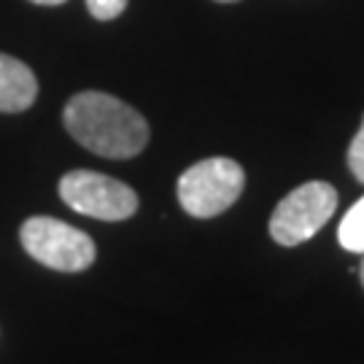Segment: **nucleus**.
<instances>
[{
  "label": "nucleus",
  "instance_id": "1",
  "mask_svg": "<svg viewBox=\"0 0 364 364\" xmlns=\"http://www.w3.org/2000/svg\"><path fill=\"white\" fill-rule=\"evenodd\" d=\"M73 141L105 159H130L149 144V122L108 92H78L63 111Z\"/></svg>",
  "mask_w": 364,
  "mask_h": 364
},
{
  "label": "nucleus",
  "instance_id": "2",
  "mask_svg": "<svg viewBox=\"0 0 364 364\" xmlns=\"http://www.w3.org/2000/svg\"><path fill=\"white\" fill-rule=\"evenodd\" d=\"M246 173L230 156H208L183 170L178 178V203L195 219H213L232 208L243 195Z\"/></svg>",
  "mask_w": 364,
  "mask_h": 364
},
{
  "label": "nucleus",
  "instance_id": "3",
  "mask_svg": "<svg viewBox=\"0 0 364 364\" xmlns=\"http://www.w3.org/2000/svg\"><path fill=\"white\" fill-rule=\"evenodd\" d=\"M19 240L33 259L60 273H81L97 257L90 235L52 216H30L19 230Z\"/></svg>",
  "mask_w": 364,
  "mask_h": 364
},
{
  "label": "nucleus",
  "instance_id": "4",
  "mask_svg": "<svg viewBox=\"0 0 364 364\" xmlns=\"http://www.w3.org/2000/svg\"><path fill=\"white\" fill-rule=\"evenodd\" d=\"M338 210V189L326 181H308L289 192L270 216V235L281 246L311 240Z\"/></svg>",
  "mask_w": 364,
  "mask_h": 364
},
{
  "label": "nucleus",
  "instance_id": "5",
  "mask_svg": "<svg viewBox=\"0 0 364 364\" xmlns=\"http://www.w3.org/2000/svg\"><path fill=\"white\" fill-rule=\"evenodd\" d=\"M60 197L68 208L100 221H124L138 210V195L119 178L95 170H70L60 178Z\"/></svg>",
  "mask_w": 364,
  "mask_h": 364
},
{
  "label": "nucleus",
  "instance_id": "6",
  "mask_svg": "<svg viewBox=\"0 0 364 364\" xmlns=\"http://www.w3.org/2000/svg\"><path fill=\"white\" fill-rule=\"evenodd\" d=\"M38 97V78L9 54H0V114H22Z\"/></svg>",
  "mask_w": 364,
  "mask_h": 364
},
{
  "label": "nucleus",
  "instance_id": "7",
  "mask_svg": "<svg viewBox=\"0 0 364 364\" xmlns=\"http://www.w3.org/2000/svg\"><path fill=\"white\" fill-rule=\"evenodd\" d=\"M338 240L340 246L351 254H362L364 257V197L356 200L351 210L343 216L338 227Z\"/></svg>",
  "mask_w": 364,
  "mask_h": 364
},
{
  "label": "nucleus",
  "instance_id": "8",
  "mask_svg": "<svg viewBox=\"0 0 364 364\" xmlns=\"http://www.w3.org/2000/svg\"><path fill=\"white\" fill-rule=\"evenodd\" d=\"M348 170L353 173L356 181L364 183V122L359 132L353 135L351 146H348Z\"/></svg>",
  "mask_w": 364,
  "mask_h": 364
},
{
  "label": "nucleus",
  "instance_id": "9",
  "mask_svg": "<svg viewBox=\"0 0 364 364\" xmlns=\"http://www.w3.org/2000/svg\"><path fill=\"white\" fill-rule=\"evenodd\" d=\"M87 9L95 19L108 22V19H117L119 14L127 9V0H87Z\"/></svg>",
  "mask_w": 364,
  "mask_h": 364
},
{
  "label": "nucleus",
  "instance_id": "10",
  "mask_svg": "<svg viewBox=\"0 0 364 364\" xmlns=\"http://www.w3.org/2000/svg\"><path fill=\"white\" fill-rule=\"evenodd\" d=\"M30 3H38V6H63L65 0H30Z\"/></svg>",
  "mask_w": 364,
  "mask_h": 364
},
{
  "label": "nucleus",
  "instance_id": "11",
  "mask_svg": "<svg viewBox=\"0 0 364 364\" xmlns=\"http://www.w3.org/2000/svg\"><path fill=\"white\" fill-rule=\"evenodd\" d=\"M359 278H362V287H364V262H362V267H359Z\"/></svg>",
  "mask_w": 364,
  "mask_h": 364
},
{
  "label": "nucleus",
  "instance_id": "12",
  "mask_svg": "<svg viewBox=\"0 0 364 364\" xmlns=\"http://www.w3.org/2000/svg\"><path fill=\"white\" fill-rule=\"evenodd\" d=\"M216 3H237V0H216Z\"/></svg>",
  "mask_w": 364,
  "mask_h": 364
}]
</instances>
